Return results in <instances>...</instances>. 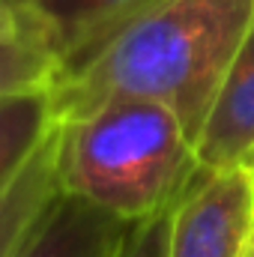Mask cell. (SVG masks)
Instances as JSON below:
<instances>
[{"instance_id": "cell-1", "label": "cell", "mask_w": 254, "mask_h": 257, "mask_svg": "<svg viewBox=\"0 0 254 257\" xmlns=\"http://www.w3.org/2000/svg\"><path fill=\"white\" fill-rule=\"evenodd\" d=\"M254 24V0H159L57 63L48 84L57 123L114 99L171 108L191 141Z\"/></svg>"}, {"instance_id": "cell-2", "label": "cell", "mask_w": 254, "mask_h": 257, "mask_svg": "<svg viewBox=\"0 0 254 257\" xmlns=\"http://www.w3.org/2000/svg\"><path fill=\"white\" fill-rule=\"evenodd\" d=\"M60 189L120 221L171 209L200 177L180 117L147 99H114L57 123Z\"/></svg>"}, {"instance_id": "cell-3", "label": "cell", "mask_w": 254, "mask_h": 257, "mask_svg": "<svg viewBox=\"0 0 254 257\" xmlns=\"http://www.w3.org/2000/svg\"><path fill=\"white\" fill-rule=\"evenodd\" d=\"M254 239V180L248 168L203 174L171 212L168 257H245Z\"/></svg>"}, {"instance_id": "cell-4", "label": "cell", "mask_w": 254, "mask_h": 257, "mask_svg": "<svg viewBox=\"0 0 254 257\" xmlns=\"http://www.w3.org/2000/svg\"><path fill=\"white\" fill-rule=\"evenodd\" d=\"M194 150L203 174L254 165V24L212 96Z\"/></svg>"}, {"instance_id": "cell-5", "label": "cell", "mask_w": 254, "mask_h": 257, "mask_svg": "<svg viewBox=\"0 0 254 257\" xmlns=\"http://www.w3.org/2000/svg\"><path fill=\"white\" fill-rule=\"evenodd\" d=\"M153 3L159 0H12L21 27L36 33L57 63Z\"/></svg>"}, {"instance_id": "cell-6", "label": "cell", "mask_w": 254, "mask_h": 257, "mask_svg": "<svg viewBox=\"0 0 254 257\" xmlns=\"http://www.w3.org/2000/svg\"><path fill=\"white\" fill-rule=\"evenodd\" d=\"M132 221L60 192L15 257H111Z\"/></svg>"}, {"instance_id": "cell-7", "label": "cell", "mask_w": 254, "mask_h": 257, "mask_svg": "<svg viewBox=\"0 0 254 257\" xmlns=\"http://www.w3.org/2000/svg\"><path fill=\"white\" fill-rule=\"evenodd\" d=\"M63 192L57 177V126L21 174L0 192V257H15L42 212Z\"/></svg>"}, {"instance_id": "cell-8", "label": "cell", "mask_w": 254, "mask_h": 257, "mask_svg": "<svg viewBox=\"0 0 254 257\" xmlns=\"http://www.w3.org/2000/svg\"><path fill=\"white\" fill-rule=\"evenodd\" d=\"M54 126L57 117L48 87H33L0 99V192L21 174Z\"/></svg>"}, {"instance_id": "cell-9", "label": "cell", "mask_w": 254, "mask_h": 257, "mask_svg": "<svg viewBox=\"0 0 254 257\" xmlns=\"http://www.w3.org/2000/svg\"><path fill=\"white\" fill-rule=\"evenodd\" d=\"M57 69V57L45 48V42L21 27L18 33L0 39V99L33 90V87H48Z\"/></svg>"}, {"instance_id": "cell-10", "label": "cell", "mask_w": 254, "mask_h": 257, "mask_svg": "<svg viewBox=\"0 0 254 257\" xmlns=\"http://www.w3.org/2000/svg\"><path fill=\"white\" fill-rule=\"evenodd\" d=\"M171 209H162L150 218L132 221L111 257H168V239H171Z\"/></svg>"}, {"instance_id": "cell-11", "label": "cell", "mask_w": 254, "mask_h": 257, "mask_svg": "<svg viewBox=\"0 0 254 257\" xmlns=\"http://www.w3.org/2000/svg\"><path fill=\"white\" fill-rule=\"evenodd\" d=\"M18 30H21V18H18V12L12 6V0H0V39L12 36Z\"/></svg>"}, {"instance_id": "cell-12", "label": "cell", "mask_w": 254, "mask_h": 257, "mask_svg": "<svg viewBox=\"0 0 254 257\" xmlns=\"http://www.w3.org/2000/svg\"><path fill=\"white\" fill-rule=\"evenodd\" d=\"M245 257H254V239H251V245H248V251H245Z\"/></svg>"}, {"instance_id": "cell-13", "label": "cell", "mask_w": 254, "mask_h": 257, "mask_svg": "<svg viewBox=\"0 0 254 257\" xmlns=\"http://www.w3.org/2000/svg\"><path fill=\"white\" fill-rule=\"evenodd\" d=\"M248 171H251V180H254V165H251V168H248Z\"/></svg>"}]
</instances>
